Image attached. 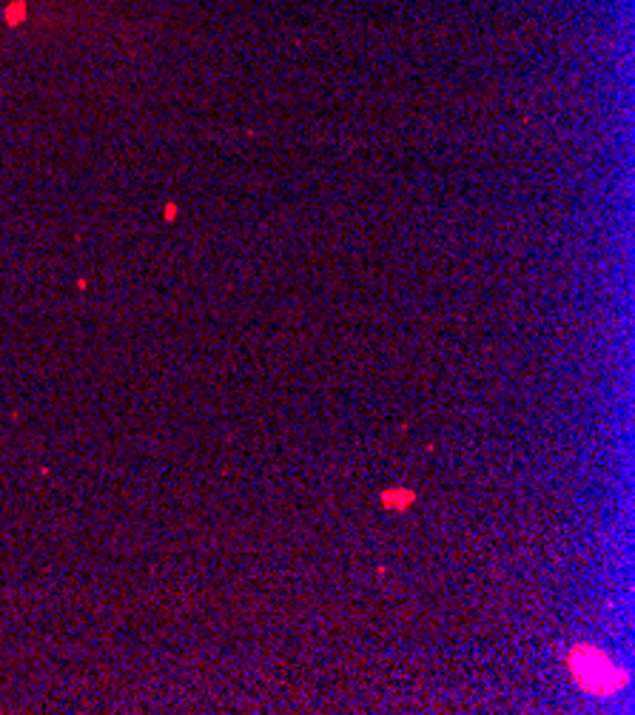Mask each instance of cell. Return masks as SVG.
Listing matches in <instances>:
<instances>
[{"instance_id":"1","label":"cell","mask_w":635,"mask_h":715,"mask_svg":"<svg viewBox=\"0 0 635 715\" xmlns=\"http://www.w3.org/2000/svg\"><path fill=\"white\" fill-rule=\"evenodd\" d=\"M570 673L587 692H596V695H612L615 690L627 684V676L601 650L584 647V644L570 653Z\"/></svg>"},{"instance_id":"2","label":"cell","mask_w":635,"mask_h":715,"mask_svg":"<svg viewBox=\"0 0 635 715\" xmlns=\"http://www.w3.org/2000/svg\"><path fill=\"white\" fill-rule=\"evenodd\" d=\"M385 502H405V508L413 502V493H402V490H390L385 493Z\"/></svg>"}]
</instances>
